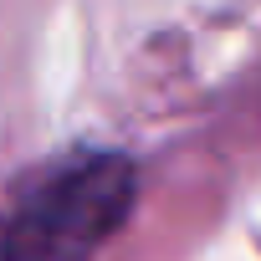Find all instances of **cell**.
<instances>
[{"label": "cell", "mask_w": 261, "mask_h": 261, "mask_svg": "<svg viewBox=\"0 0 261 261\" xmlns=\"http://www.w3.org/2000/svg\"><path fill=\"white\" fill-rule=\"evenodd\" d=\"M139 205V164L118 149H67L0 190V261H97Z\"/></svg>", "instance_id": "1"}]
</instances>
